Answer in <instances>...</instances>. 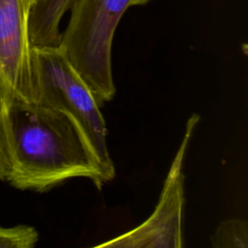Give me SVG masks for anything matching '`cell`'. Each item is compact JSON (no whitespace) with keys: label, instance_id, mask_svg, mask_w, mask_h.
Returning <instances> with one entry per match:
<instances>
[{"label":"cell","instance_id":"1","mask_svg":"<svg viewBox=\"0 0 248 248\" xmlns=\"http://www.w3.org/2000/svg\"><path fill=\"white\" fill-rule=\"evenodd\" d=\"M8 162L6 180L19 190L46 192L75 177L101 189L109 180L88 138L68 112L34 102L0 111Z\"/></svg>","mask_w":248,"mask_h":248},{"label":"cell","instance_id":"2","mask_svg":"<svg viewBox=\"0 0 248 248\" xmlns=\"http://www.w3.org/2000/svg\"><path fill=\"white\" fill-rule=\"evenodd\" d=\"M132 0H73L60 46L103 106L115 94L111 47L118 23Z\"/></svg>","mask_w":248,"mask_h":248},{"label":"cell","instance_id":"3","mask_svg":"<svg viewBox=\"0 0 248 248\" xmlns=\"http://www.w3.org/2000/svg\"><path fill=\"white\" fill-rule=\"evenodd\" d=\"M34 103L71 114L80 125L101 165L111 180L115 169L110 158L106 121L91 89L58 46H32Z\"/></svg>","mask_w":248,"mask_h":248},{"label":"cell","instance_id":"4","mask_svg":"<svg viewBox=\"0 0 248 248\" xmlns=\"http://www.w3.org/2000/svg\"><path fill=\"white\" fill-rule=\"evenodd\" d=\"M200 120L193 114L186 125L184 138L172 161L158 204L140 226L97 247L115 248H178L182 247V215L185 202L182 163L185 152Z\"/></svg>","mask_w":248,"mask_h":248},{"label":"cell","instance_id":"5","mask_svg":"<svg viewBox=\"0 0 248 248\" xmlns=\"http://www.w3.org/2000/svg\"><path fill=\"white\" fill-rule=\"evenodd\" d=\"M27 0H0V111L34 102Z\"/></svg>","mask_w":248,"mask_h":248},{"label":"cell","instance_id":"6","mask_svg":"<svg viewBox=\"0 0 248 248\" xmlns=\"http://www.w3.org/2000/svg\"><path fill=\"white\" fill-rule=\"evenodd\" d=\"M73 0H40L29 9L28 32L31 46H58L60 22Z\"/></svg>","mask_w":248,"mask_h":248},{"label":"cell","instance_id":"7","mask_svg":"<svg viewBox=\"0 0 248 248\" xmlns=\"http://www.w3.org/2000/svg\"><path fill=\"white\" fill-rule=\"evenodd\" d=\"M215 248H247L248 224L238 218L222 222L210 237Z\"/></svg>","mask_w":248,"mask_h":248},{"label":"cell","instance_id":"8","mask_svg":"<svg viewBox=\"0 0 248 248\" xmlns=\"http://www.w3.org/2000/svg\"><path fill=\"white\" fill-rule=\"evenodd\" d=\"M39 240L37 230L28 225H0V248H32Z\"/></svg>","mask_w":248,"mask_h":248},{"label":"cell","instance_id":"9","mask_svg":"<svg viewBox=\"0 0 248 248\" xmlns=\"http://www.w3.org/2000/svg\"><path fill=\"white\" fill-rule=\"evenodd\" d=\"M7 171H8V162H7V155H6V149H5L2 116L0 113V180L6 178Z\"/></svg>","mask_w":248,"mask_h":248},{"label":"cell","instance_id":"10","mask_svg":"<svg viewBox=\"0 0 248 248\" xmlns=\"http://www.w3.org/2000/svg\"><path fill=\"white\" fill-rule=\"evenodd\" d=\"M152 0H132V6H143Z\"/></svg>","mask_w":248,"mask_h":248},{"label":"cell","instance_id":"11","mask_svg":"<svg viewBox=\"0 0 248 248\" xmlns=\"http://www.w3.org/2000/svg\"><path fill=\"white\" fill-rule=\"evenodd\" d=\"M28 1V4H29V7L31 8L33 5H35L37 2H39L40 0H27Z\"/></svg>","mask_w":248,"mask_h":248}]
</instances>
